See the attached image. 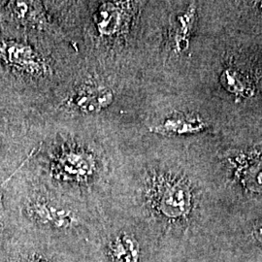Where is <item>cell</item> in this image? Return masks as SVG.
Listing matches in <instances>:
<instances>
[{
  "mask_svg": "<svg viewBox=\"0 0 262 262\" xmlns=\"http://www.w3.org/2000/svg\"><path fill=\"white\" fill-rule=\"evenodd\" d=\"M114 94L108 88L83 85L72 94L67 104L77 111L86 114L101 112L113 103Z\"/></svg>",
  "mask_w": 262,
  "mask_h": 262,
  "instance_id": "1",
  "label": "cell"
},
{
  "mask_svg": "<svg viewBox=\"0 0 262 262\" xmlns=\"http://www.w3.org/2000/svg\"><path fill=\"white\" fill-rule=\"evenodd\" d=\"M160 210L166 215L179 216L186 214L190 205V192L181 181L165 182L159 191Z\"/></svg>",
  "mask_w": 262,
  "mask_h": 262,
  "instance_id": "2",
  "label": "cell"
},
{
  "mask_svg": "<svg viewBox=\"0 0 262 262\" xmlns=\"http://www.w3.org/2000/svg\"><path fill=\"white\" fill-rule=\"evenodd\" d=\"M125 3L122 2H106L94 16V21L100 34L104 36H113L122 31L125 25L124 14L122 12Z\"/></svg>",
  "mask_w": 262,
  "mask_h": 262,
  "instance_id": "3",
  "label": "cell"
},
{
  "mask_svg": "<svg viewBox=\"0 0 262 262\" xmlns=\"http://www.w3.org/2000/svg\"><path fill=\"white\" fill-rule=\"evenodd\" d=\"M206 126L202 120L197 117L178 116L165 120L151 131L162 135H184L204 130Z\"/></svg>",
  "mask_w": 262,
  "mask_h": 262,
  "instance_id": "4",
  "label": "cell"
},
{
  "mask_svg": "<svg viewBox=\"0 0 262 262\" xmlns=\"http://www.w3.org/2000/svg\"><path fill=\"white\" fill-rule=\"evenodd\" d=\"M7 51L8 56L11 57L10 60L18 63L19 66H23L26 69L28 68L31 71H37L41 68V61L39 60V57L29 48L16 46L8 48Z\"/></svg>",
  "mask_w": 262,
  "mask_h": 262,
  "instance_id": "5",
  "label": "cell"
},
{
  "mask_svg": "<svg viewBox=\"0 0 262 262\" xmlns=\"http://www.w3.org/2000/svg\"><path fill=\"white\" fill-rule=\"evenodd\" d=\"M114 257L117 262H135L137 260V247L128 237L118 239L113 247Z\"/></svg>",
  "mask_w": 262,
  "mask_h": 262,
  "instance_id": "6",
  "label": "cell"
},
{
  "mask_svg": "<svg viewBox=\"0 0 262 262\" xmlns=\"http://www.w3.org/2000/svg\"><path fill=\"white\" fill-rule=\"evenodd\" d=\"M193 11H188L184 16L179 18L180 27L176 32V48L178 52H183L187 47V34L189 33L190 27L193 24Z\"/></svg>",
  "mask_w": 262,
  "mask_h": 262,
  "instance_id": "7",
  "label": "cell"
},
{
  "mask_svg": "<svg viewBox=\"0 0 262 262\" xmlns=\"http://www.w3.org/2000/svg\"><path fill=\"white\" fill-rule=\"evenodd\" d=\"M62 164L64 171H68L74 174H84L88 172L89 167H91L90 161L86 159L84 155H76V154H69L64 155L62 157Z\"/></svg>",
  "mask_w": 262,
  "mask_h": 262,
  "instance_id": "8",
  "label": "cell"
}]
</instances>
